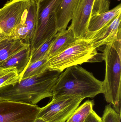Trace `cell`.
<instances>
[{
    "label": "cell",
    "mask_w": 121,
    "mask_h": 122,
    "mask_svg": "<svg viewBox=\"0 0 121 122\" xmlns=\"http://www.w3.org/2000/svg\"><path fill=\"white\" fill-rule=\"evenodd\" d=\"M30 53V46H29L0 65V68L15 67L20 75L27 66Z\"/></svg>",
    "instance_id": "9a60e30c"
},
{
    "label": "cell",
    "mask_w": 121,
    "mask_h": 122,
    "mask_svg": "<svg viewBox=\"0 0 121 122\" xmlns=\"http://www.w3.org/2000/svg\"><path fill=\"white\" fill-rule=\"evenodd\" d=\"M1 40H2V39H0V42L1 41Z\"/></svg>",
    "instance_id": "4316f807"
},
{
    "label": "cell",
    "mask_w": 121,
    "mask_h": 122,
    "mask_svg": "<svg viewBox=\"0 0 121 122\" xmlns=\"http://www.w3.org/2000/svg\"><path fill=\"white\" fill-rule=\"evenodd\" d=\"M121 13V4L107 12L91 16L87 26V39L91 34L110 23L119 14Z\"/></svg>",
    "instance_id": "7c38bea8"
},
{
    "label": "cell",
    "mask_w": 121,
    "mask_h": 122,
    "mask_svg": "<svg viewBox=\"0 0 121 122\" xmlns=\"http://www.w3.org/2000/svg\"><path fill=\"white\" fill-rule=\"evenodd\" d=\"M20 76L15 67L0 68V89L19 82Z\"/></svg>",
    "instance_id": "e0dca14e"
},
{
    "label": "cell",
    "mask_w": 121,
    "mask_h": 122,
    "mask_svg": "<svg viewBox=\"0 0 121 122\" xmlns=\"http://www.w3.org/2000/svg\"><path fill=\"white\" fill-rule=\"evenodd\" d=\"M30 0H11L0 9V39L8 38L20 23L27 11Z\"/></svg>",
    "instance_id": "52a82bcc"
},
{
    "label": "cell",
    "mask_w": 121,
    "mask_h": 122,
    "mask_svg": "<svg viewBox=\"0 0 121 122\" xmlns=\"http://www.w3.org/2000/svg\"><path fill=\"white\" fill-rule=\"evenodd\" d=\"M29 32L25 22L21 21L11 32L8 38L14 40H22L28 43Z\"/></svg>",
    "instance_id": "44dd1931"
},
{
    "label": "cell",
    "mask_w": 121,
    "mask_h": 122,
    "mask_svg": "<svg viewBox=\"0 0 121 122\" xmlns=\"http://www.w3.org/2000/svg\"><path fill=\"white\" fill-rule=\"evenodd\" d=\"M110 0H94L91 16L101 14L109 10Z\"/></svg>",
    "instance_id": "7402d4cb"
},
{
    "label": "cell",
    "mask_w": 121,
    "mask_h": 122,
    "mask_svg": "<svg viewBox=\"0 0 121 122\" xmlns=\"http://www.w3.org/2000/svg\"><path fill=\"white\" fill-rule=\"evenodd\" d=\"M34 1H36V2H37V3H38V2L40 0H34Z\"/></svg>",
    "instance_id": "484cf974"
},
{
    "label": "cell",
    "mask_w": 121,
    "mask_h": 122,
    "mask_svg": "<svg viewBox=\"0 0 121 122\" xmlns=\"http://www.w3.org/2000/svg\"><path fill=\"white\" fill-rule=\"evenodd\" d=\"M91 39H77L67 48L48 60V70L62 73L65 69L85 62L103 59L102 53H99Z\"/></svg>",
    "instance_id": "277c9868"
},
{
    "label": "cell",
    "mask_w": 121,
    "mask_h": 122,
    "mask_svg": "<svg viewBox=\"0 0 121 122\" xmlns=\"http://www.w3.org/2000/svg\"><path fill=\"white\" fill-rule=\"evenodd\" d=\"M106 63V73L102 81V93L106 101L121 114V36L101 50Z\"/></svg>",
    "instance_id": "3957f363"
},
{
    "label": "cell",
    "mask_w": 121,
    "mask_h": 122,
    "mask_svg": "<svg viewBox=\"0 0 121 122\" xmlns=\"http://www.w3.org/2000/svg\"><path fill=\"white\" fill-rule=\"evenodd\" d=\"M102 83L80 66L68 67L60 74L53 87L52 100L66 96L93 98L102 93Z\"/></svg>",
    "instance_id": "7a4b0ae2"
},
{
    "label": "cell",
    "mask_w": 121,
    "mask_h": 122,
    "mask_svg": "<svg viewBox=\"0 0 121 122\" xmlns=\"http://www.w3.org/2000/svg\"><path fill=\"white\" fill-rule=\"evenodd\" d=\"M94 102L87 100L75 110L66 122H85L93 110Z\"/></svg>",
    "instance_id": "d6986e66"
},
{
    "label": "cell",
    "mask_w": 121,
    "mask_h": 122,
    "mask_svg": "<svg viewBox=\"0 0 121 122\" xmlns=\"http://www.w3.org/2000/svg\"><path fill=\"white\" fill-rule=\"evenodd\" d=\"M47 56L42 59L35 62L27 67L20 75V81L42 74L48 70ZM19 81V82H20Z\"/></svg>",
    "instance_id": "2e32d148"
},
{
    "label": "cell",
    "mask_w": 121,
    "mask_h": 122,
    "mask_svg": "<svg viewBox=\"0 0 121 122\" xmlns=\"http://www.w3.org/2000/svg\"><path fill=\"white\" fill-rule=\"evenodd\" d=\"M62 1L40 0L38 2L36 28L29 42L31 50L38 48L57 33L55 13Z\"/></svg>",
    "instance_id": "5b68a950"
},
{
    "label": "cell",
    "mask_w": 121,
    "mask_h": 122,
    "mask_svg": "<svg viewBox=\"0 0 121 122\" xmlns=\"http://www.w3.org/2000/svg\"><path fill=\"white\" fill-rule=\"evenodd\" d=\"M85 122H103L101 118L99 116L94 110H93L89 115Z\"/></svg>",
    "instance_id": "cb8c5ba5"
},
{
    "label": "cell",
    "mask_w": 121,
    "mask_h": 122,
    "mask_svg": "<svg viewBox=\"0 0 121 122\" xmlns=\"http://www.w3.org/2000/svg\"><path fill=\"white\" fill-rule=\"evenodd\" d=\"M101 119L103 122H121V114L117 112L110 104L105 107Z\"/></svg>",
    "instance_id": "603a6c76"
},
{
    "label": "cell",
    "mask_w": 121,
    "mask_h": 122,
    "mask_svg": "<svg viewBox=\"0 0 121 122\" xmlns=\"http://www.w3.org/2000/svg\"><path fill=\"white\" fill-rule=\"evenodd\" d=\"M61 72L47 70L16 84L0 89V101L7 100L36 105L52 97V90Z\"/></svg>",
    "instance_id": "6da1fadb"
},
{
    "label": "cell",
    "mask_w": 121,
    "mask_h": 122,
    "mask_svg": "<svg viewBox=\"0 0 121 122\" xmlns=\"http://www.w3.org/2000/svg\"><path fill=\"white\" fill-rule=\"evenodd\" d=\"M76 39L73 31L70 27L67 29L58 31L55 36L48 52V58L52 57L63 51L70 46Z\"/></svg>",
    "instance_id": "4fadbf2b"
},
{
    "label": "cell",
    "mask_w": 121,
    "mask_h": 122,
    "mask_svg": "<svg viewBox=\"0 0 121 122\" xmlns=\"http://www.w3.org/2000/svg\"><path fill=\"white\" fill-rule=\"evenodd\" d=\"M94 0H78L69 27L76 39L86 38L87 26Z\"/></svg>",
    "instance_id": "9c48e42d"
},
{
    "label": "cell",
    "mask_w": 121,
    "mask_h": 122,
    "mask_svg": "<svg viewBox=\"0 0 121 122\" xmlns=\"http://www.w3.org/2000/svg\"><path fill=\"white\" fill-rule=\"evenodd\" d=\"M78 0H62L55 11L58 32L65 30L72 20Z\"/></svg>",
    "instance_id": "8fae6325"
},
{
    "label": "cell",
    "mask_w": 121,
    "mask_h": 122,
    "mask_svg": "<svg viewBox=\"0 0 121 122\" xmlns=\"http://www.w3.org/2000/svg\"><path fill=\"white\" fill-rule=\"evenodd\" d=\"M84 99L79 96L60 97L40 109L37 117L46 122H66Z\"/></svg>",
    "instance_id": "8992f818"
},
{
    "label": "cell",
    "mask_w": 121,
    "mask_h": 122,
    "mask_svg": "<svg viewBox=\"0 0 121 122\" xmlns=\"http://www.w3.org/2000/svg\"><path fill=\"white\" fill-rule=\"evenodd\" d=\"M37 3L34 0H30L25 21V24L29 32L28 40V44L35 31L37 23Z\"/></svg>",
    "instance_id": "ac0fdd59"
},
{
    "label": "cell",
    "mask_w": 121,
    "mask_h": 122,
    "mask_svg": "<svg viewBox=\"0 0 121 122\" xmlns=\"http://www.w3.org/2000/svg\"><path fill=\"white\" fill-rule=\"evenodd\" d=\"M40 109L37 105L0 101V122H33Z\"/></svg>",
    "instance_id": "ba28073f"
},
{
    "label": "cell",
    "mask_w": 121,
    "mask_h": 122,
    "mask_svg": "<svg viewBox=\"0 0 121 122\" xmlns=\"http://www.w3.org/2000/svg\"><path fill=\"white\" fill-rule=\"evenodd\" d=\"M121 21L120 13L110 23L92 34L87 39L91 40L93 46L96 49L111 44L121 36Z\"/></svg>",
    "instance_id": "30bf717a"
},
{
    "label": "cell",
    "mask_w": 121,
    "mask_h": 122,
    "mask_svg": "<svg viewBox=\"0 0 121 122\" xmlns=\"http://www.w3.org/2000/svg\"><path fill=\"white\" fill-rule=\"evenodd\" d=\"M30 46L22 40L6 38L0 42V65Z\"/></svg>",
    "instance_id": "5bb4252c"
},
{
    "label": "cell",
    "mask_w": 121,
    "mask_h": 122,
    "mask_svg": "<svg viewBox=\"0 0 121 122\" xmlns=\"http://www.w3.org/2000/svg\"><path fill=\"white\" fill-rule=\"evenodd\" d=\"M54 36L46 41L38 48L31 50L30 61L27 66L31 64L39 61L47 56L48 52L53 41Z\"/></svg>",
    "instance_id": "ffe728a7"
},
{
    "label": "cell",
    "mask_w": 121,
    "mask_h": 122,
    "mask_svg": "<svg viewBox=\"0 0 121 122\" xmlns=\"http://www.w3.org/2000/svg\"><path fill=\"white\" fill-rule=\"evenodd\" d=\"M33 122H46L43 119L37 117Z\"/></svg>",
    "instance_id": "d4e9b609"
}]
</instances>
